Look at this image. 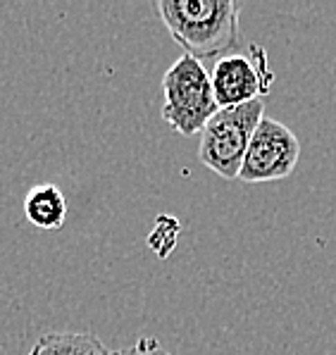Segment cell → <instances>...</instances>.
<instances>
[{
	"mask_svg": "<svg viewBox=\"0 0 336 355\" xmlns=\"http://www.w3.org/2000/svg\"><path fill=\"white\" fill-rule=\"evenodd\" d=\"M153 10L186 55L218 58L243 46L234 0H155Z\"/></svg>",
	"mask_w": 336,
	"mask_h": 355,
	"instance_id": "1",
	"label": "cell"
},
{
	"mask_svg": "<svg viewBox=\"0 0 336 355\" xmlns=\"http://www.w3.org/2000/svg\"><path fill=\"white\" fill-rule=\"evenodd\" d=\"M220 105L203 60L186 55L162 76V119L179 136H193L218 114Z\"/></svg>",
	"mask_w": 336,
	"mask_h": 355,
	"instance_id": "2",
	"label": "cell"
},
{
	"mask_svg": "<svg viewBox=\"0 0 336 355\" xmlns=\"http://www.w3.org/2000/svg\"><path fill=\"white\" fill-rule=\"evenodd\" d=\"M263 117V101L238 107H220L218 114L200 131V162L222 179H238L251 136Z\"/></svg>",
	"mask_w": 336,
	"mask_h": 355,
	"instance_id": "3",
	"label": "cell"
},
{
	"mask_svg": "<svg viewBox=\"0 0 336 355\" xmlns=\"http://www.w3.org/2000/svg\"><path fill=\"white\" fill-rule=\"evenodd\" d=\"M301 157V141L284 122L265 114L253 131L238 179L246 184H265L291 177Z\"/></svg>",
	"mask_w": 336,
	"mask_h": 355,
	"instance_id": "4",
	"label": "cell"
},
{
	"mask_svg": "<svg viewBox=\"0 0 336 355\" xmlns=\"http://www.w3.org/2000/svg\"><path fill=\"white\" fill-rule=\"evenodd\" d=\"M253 58L224 55L215 62L210 79L220 107H238L260 101L272 89V72L267 69V53L260 46H251Z\"/></svg>",
	"mask_w": 336,
	"mask_h": 355,
	"instance_id": "5",
	"label": "cell"
},
{
	"mask_svg": "<svg viewBox=\"0 0 336 355\" xmlns=\"http://www.w3.org/2000/svg\"><path fill=\"white\" fill-rule=\"evenodd\" d=\"M24 215L29 225L43 232H58L67 220V200L55 184H39L24 198Z\"/></svg>",
	"mask_w": 336,
	"mask_h": 355,
	"instance_id": "6",
	"label": "cell"
},
{
	"mask_svg": "<svg viewBox=\"0 0 336 355\" xmlns=\"http://www.w3.org/2000/svg\"><path fill=\"white\" fill-rule=\"evenodd\" d=\"M26 355H112L94 331H53L41 336Z\"/></svg>",
	"mask_w": 336,
	"mask_h": 355,
	"instance_id": "7",
	"label": "cell"
},
{
	"mask_svg": "<svg viewBox=\"0 0 336 355\" xmlns=\"http://www.w3.org/2000/svg\"><path fill=\"white\" fill-rule=\"evenodd\" d=\"M179 234H182V225H179L177 217L160 215L158 220H155L153 229H150L145 243H148V248L153 250L158 258H167V255H172V250H175Z\"/></svg>",
	"mask_w": 336,
	"mask_h": 355,
	"instance_id": "8",
	"label": "cell"
},
{
	"mask_svg": "<svg viewBox=\"0 0 336 355\" xmlns=\"http://www.w3.org/2000/svg\"><path fill=\"white\" fill-rule=\"evenodd\" d=\"M112 355H172L165 346L153 336H141L136 343L127 348H119V351H112Z\"/></svg>",
	"mask_w": 336,
	"mask_h": 355,
	"instance_id": "9",
	"label": "cell"
}]
</instances>
